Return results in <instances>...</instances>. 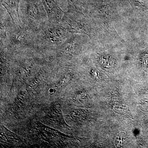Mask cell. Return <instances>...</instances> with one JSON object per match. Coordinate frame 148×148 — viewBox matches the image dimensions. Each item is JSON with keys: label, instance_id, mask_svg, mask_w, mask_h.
Listing matches in <instances>:
<instances>
[{"label": "cell", "instance_id": "obj_1", "mask_svg": "<svg viewBox=\"0 0 148 148\" xmlns=\"http://www.w3.org/2000/svg\"><path fill=\"white\" fill-rule=\"evenodd\" d=\"M68 31L58 24L49 21L35 32L34 48L40 51H56L67 40Z\"/></svg>", "mask_w": 148, "mask_h": 148}, {"label": "cell", "instance_id": "obj_2", "mask_svg": "<svg viewBox=\"0 0 148 148\" xmlns=\"http://www.w3.org/2000/svg\"><path fill=\"white\" fill-rule=\"evenodd\" d=\"M4 37L1 45L9 51H18L34 48L35 32L28 27L14 25L5 28Z\"/></svg>", "mask_w": 148, "mask_h": 148}, {"label": "cell", "instance_id": "obj_3", "mask_svg": "<svg viewBox=\"0 0 148 148\" xmlns=\"http://www.w3.org/2000/svg\"><path fill=\"white\" fill-rule=\"evenodd\" d=\"M43 5L34 0H28L24 12L21 13L22 24L36 32L48 18Z\"/></svg>", "mask_w": 148, "mask_h": 148}, {"label": "cell", "instance_id": "obj_4", "mask_svg": "<svg viewBox=\"0 0 148 148\" xmlns=\"http://www.w3.org/2000/svg\"><path fill=\"white\" fill-rule=\"evenodd\" d=\"M41 1L46 12L48 21L53 24H59L65 12L54 0H41Z\"/></svg>", "mask_w": 148, "mask_h": 148}, {"label": "cell", "instance_id": "obj_5", "mask_svg": "<svg viewBox=\"0 0 148 148\" xmlns=\"http://www.w3.org/2000/svg\"><path fill=\"white\" fill-rule=\"evenodd\" d=\"M20 0H1V2L3 6L7 11L11 18L14 25L23 26L20 14L19 13V5Z\"/></svg>", "mask_w": 148, "mask_h": 148}, {"label": "cell", "instance_id": "obj_6", "mask_svg": "<svg viewBox=\"0 0 148 148\" xmlns=\"http://www.w3.org/2000/svg\"><path fill=\"white\" fill-rule=\"evenodd\" d=\"M143 66L144 70L148 71V54L144 56L143 59Z\"/></svg>", "mask_w": 148, "mask_h": 148}]
</instances>
